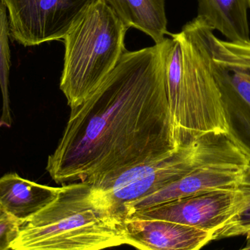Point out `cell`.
Masks as SVG:
<instances>
[{"label": "cell", "mask_w": 250, "mask_h": 250, "mask_svg": "<svg viewBox=\"0 0 250 250\" xmlns=\"http://www.w3.org/2000/svg\"><path fill=\"white\" fill-rule=\"evenodd\" d=\"M178 148L162 42L125 51L105 82L72 109L46 170L57 184L89 183Z\"/></svg>", "instance_id": "6da1fadb"}, {"label": "cell", "mask_w": 250, "mask_h": 250, "mask_svg": "<svg viewBox=\"0 0 250 250\" xmlns=\"http://www.w3.org/2000/svg\"><path fill=\"white\" fill-rule=\"evenodd\" d=\"M213 32L196 16L163 41L169 106L179 148L208 134L229 133L211 51Z\"/></svg>", "instance_id": "7a4b0ae2"}, {"label": "cell", "mask_w": 250, "mask_h": 250, "mask_svg": "<svg viewBox=\"0 0 250 250\" xmlns=\"http://www.w3.org/2000/svg\"><path fill=\"white\" fill-rule=\"evenodd\" d=\"M122 219L92 199L86 182L64 185L54 201L19 224L10 250H104L125 245Z\"/></svg>", "instance_id": "3957f363"}, {"label": "cell", "mask_w": 250, "mask_h": 250, "mask_svg": "<svg viewBox=\"0 0 250 250\" xmlns=\"http://www.w3.org/2000/svg\"><path fill=\"white\" fill-rule=\"evenodd\" d=\"M129 28L105 0H92L64 38V67L60 81L72 109L83 104L114 70L126 51Z\"/></svg>", "instance_id": "277c9868"}, {"label": "cell", "mask_w": 250, "mask_h": 250, "mask_svg": "<svg viewBox=\"0 0 250 250\" xmlns=\"http://www.w3.org/2000/svg\"><path fill=\"white\" fill-rule=\"evenodd\" d=\"M218 135H204L164 158L89 182L92 199L108 214L119 218L126 204L160 190L193 170L209 152Z\"/></svg>", "instance_id": "5b68a950"}, {"label": "cell", "mask_w": 250, "mask_h": 250, "mask_svg": "<svg viewBox=\"0 0 250 250\" xmlns=\"http://www.w3.org/2000/svg\"><path fill=\"white\" fill-rule=\"evenodd\" d=\"M250 163V159L226 134L217 139L205 158L179 180L160 190L124 206L118 217L174 200L215 190L237 189Z\"/></svg>", "instance_id": "8992f818"}, {"label": "cell", "mask_w": 250, "mask_h": 250, "mask_svg": "<svg viewBox=\"0 0 250 250\" xmlns=\"http://www.w3.org/2000/svg\"><path fill=\"white\" fill-rule=\"evenodd\" d=\"M10 36L24 46L64 39L92 0H3Z\"/></svg>", "instance_id": "52a82bcc"}, {"label": "cell", "mask_w": 250, "mask_h": 250, "mask_svg": "<svg viewBox=\"0 0 250 250\" xmlns=\"http://www.w3.org/2000/svg\"><path fill=\"white\" fill-rule=\"evenodd\" d=\"M246 204V198L238 189L211 191L165 203L126 217L174 222L213 235L243 210Z\"/></svg>", "instance_id": "ba28073f"}, {"label": "cell", "mask_w": 250, "mask_h": 250, "mask_svg": "<svg viewBox=\"0 0 250 250\" xmlns=\"http://www.w3.org/2000/svg\"><path fill=\"white\" fill-rule=\"evenodd\" d=\"M125 245L138 250H201L212 241V233L174 222L121 220Z\"/></svg>", "instance_id": "9c48e42d"}, {"label": "cell", "mask_w": 250, "mask_h": 250, "mask_svg": "<svg viewBox=\"0 0 250 250\" xmlns=\"http://www.w3.org/2000/svg\"><path fill=\"white\" fill-rule=\"evenodd\" d=\"M215 76L227 117L228 135L250 160V71L229 70L215 62Z\"/></svg>", "instance_id": "30bf717a"}, {"label": "cell", "mask_w": 250, "mask_h": 250, "mask_svg": "<svg viewBox=\"0 0 250 250\" xmlns=\"http://www.w3.org/2000/svg\"><path fill=\"white\" fill-rule=\"evenodd\" d=\"M60 188L31 182L16 173H7L0 178V208L21 223L54 201Z\"/></svg>", "instance_id": "8fae6325"}, {"label": "cell", "mask_w": 250, "mask_h": 250, "mask_svg": "<svg viewBox=\"0 0 250 250\" xmlns=\"http://www.w3.org/2000/svg\"><path fill=\"white\" fill-rule=\"evenodd\" d=\"M248 0H198V15L226 41L250 42Z\"/></svg>", "instance_id": "7c38bea8"}, {"label": "cell", "mask_w": 250, "mask_h": 250, "mask_svg": "<svg viewBox=\"0 0 250 250\" xmlns=\"http://www.w3.org/2000/svg\"><path fill=\"white\" fill-rule=\"evenodd\" d=\"M128 27L151 37L155 44L164 41L167 32L166 0H105Z\"/></svg>", "instance_id": "4fadbf2b"}, {"label": "cell", "mask_w": 250, "mask_h": 250, "mask_svg": "<svg viewBox=\"0 0 250 250\" xmlns=\"http://www.w3.org/2000/svg\"><path fill=\"white\" fill-rule=\"evenodd\" d=\"M10 35L7 7L4 1L0 0V89L2 95V113L0 118V125L6 126H10L12 124L8 88L10 70Z\"/></svg>", "instance_id": "5bb4252c"}, {"label": "cell", "mask_w": 250, "mask_h": 250, "mask_svg": "<svg viewBox=\"0 0 250 250\" xmlns=\"http://www.w3.org/2000/svg\"><path fill=\"white\" fill-rule=\"evenodd\" d=\"M213 59L218 65L229 70L250 71V42L236 43L211 35Z\"/></svg>", "instance_id": "9a60e30c"}, {"label": "cell", "mask_w": 250, "mask_h": 250, "mask_svg": "<svg viewBox=\"0 0 250 250\" xmlns=\"http://www.w3.org/2000/svg\"><path fill=\"white\" fill-rule=\"evenodd\" d=\"M238 189L246 198V206L239 214L230 219L224 226L213 233L212 241L244 235L247 236L250 233V163Z\"/></svg>", "instance_id": "2e32d148"}, {"label": "cell", "mask_w": 250, "mask_h": 250, "mask_svg": "<svg viewBox=\"0 0 250 250\" xmlns=\"http://www.w3.org/2000/svg\"><path fill=\"white\" fill-rule=\"evenodd\" d=\"M20 223L7 215L0 208V250H10V245L17 235Z\"/></svg>", "instance_id": "e0dca14e"}, {"label": "cell", "mask_w": 250, "mask_h": 250, "mask_svg": "<svg viewBox=\"0 0 250 250\" xmlns=\"http://www.w3.org/2000/svg\"><path fill=\"white\" fill-rule=\"evenodd\" d=\"M247 245H250V233L247 235Z\"/></svg>", "instance_id": "ac0fdd59"}, {"label": "cell", "mask_w": 250, "mask_h": 250, "mask_svg": "<svg viewBox=\"0 0 250 250\" xmlns=\"http://www.w3.org/2000/svg\"><path fill=\"white\" fill-rule=\"evenodd\" d=\"M240 250H250V246H246V248H243V249Z\"/></svg>", "instance_id": "d6986e66"}, {"label": "cell", "mask_w": 250, "mask_h": 250, "mask_svg": "<svg viewBox=\"0 0 250 250\" xmlns=\"http://www.w3.org/2000/svg\"><path fill=\"white\" fill-rule=\"evenodd\" d=\"M248 1H249V4H250V0H248Z\"/></svg>", "instance_id": "ffe728a7"}]
</instances>
